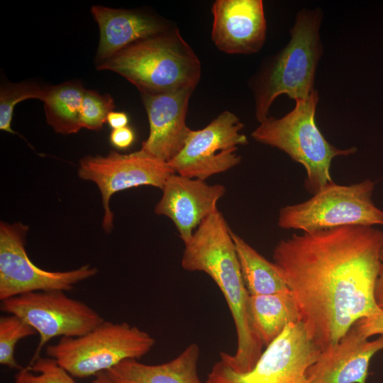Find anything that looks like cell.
Here are the masks:
<instances>
[{
  "label": "cell",
  "mask_w": 383,
  "mask_h": 383,
  "mask_svg": "<svg viewBox=\"0 0 383 383\" xmlns=\"http://www.w3.org/2000/svg\"><path fill=\"white\" fill-rule=\"evenodd\" d=\"M248 311L252 326L265 346L272 343L291 323L301 321L291 292L250 295Z\"/></svg>",
  "instance_id": "19"
},
{
  "label": "cell",
  "mask_w": 383,
  "mask_h": 383,
  "mask_svg": "<svg viewBox=\"0 0 383 383\" xmlns=\"http://www.w3.org/2000/svg\"><path fill=\"white\" fill-rule=\"evenodd\" d=\"M91 383H118L112 379L106 373L101 372L94 376V379Z\"/></svg>",
  "instance_id": "30"
},
{
  "label": "cell",
  "mask_w": 383,
  "mask_h": 383,
  "mask_svg": "<svg viewBox=\"0 0 383 383\" xmlns=\"http://www.w3.org/2000/svg\"><path fill=\"white\" fill-rule=\"evenodd\" d=\"M37 333L22 318L8 314L0 318V364L10 369L23 368L15 357L17 343Z\"/></svg>",
  "instance_id": "22"
},
{
  "label": "cell",
  "mask_w": 383,
  "mask_h": 383,
  "mask_svg": "<svg viewBox=\"0 0 383 383\" xmlns=\"http://www.w3.org/2000/svg\"><path fill=\"white\" fill-rule=\"evenodd\" d=\"M318 100L315 89L308 98L296 101L293 110L283 117H267L251 134L256 141L277 148L301 164L306 172L305 187L312 194L333 182V158L357 150L337 148L326 140L315 121Z\"/></svg>",
  "instance_id": "5"
},
{
  "label": "cell",
  "mask_w": 383,
  "mask_h": 383,
  "mask_svg": "<svg viewBox=\"0 0 383 383\" xmlns=\"http://www.w3.org/2000/svg\"><path fill=\"white\" fill-rule=\"evenodd\" d=\"M374 182L365 179L350 185L333 182L309 200L282 208L277 225L311 233L343 226H383V211L372 196Z\"/></svg>",
  "instance_id": "7"
},
{
  "label": "cell",
  "mask_w": 383,
  "mask_h": 383,
  "mask_svg": "<svg viewBox=\"0 0 383 383\" xmlns=\"http://www.w3.org/2000/svg\"><path fill=\"white\" fill-rule=\"evenodd\" d=\"M111 144L118 150H126L131 147L135 140V133L132 128L126 126L113 129L109 136Z\"/></svg>",
  "instance_id": "27"
},
{
  "label": "cell",
  "mask_w": 383,
  "mask_h": 383,
  "mask_svg": "<svg viewBox=\"0 0 383 383\" xmlns=\"http://www.w3.org/2000/svg\"><path fill=\"white\" fill-rule=\"evenodd\" d=\"M114 107V101L110 94H101L86 89L81 110L82 128L94 131L101 129Z\"/></svg>",
  "instance_id": "25"
},
{
  "label": "cell",
  "mask_w": 383,
  "mask_h": 383,
  "mask_svg": "<svg viewBox=\"0 0 383 383\" xmlns=\"http://www.w3.org/2000/svg\"><path fill=\"white\" fill-rule=\"evenodd\" d=\"M28 226L21 223H0V300L38 291H70L98 273L89 264L67 271H48L29 258L26 236Z\"/></svg>",
  "instance_id": "10"
},
{
  "label": "cell",
  "mask_w": 383,
  "mask_h": 383,
  "mask_svg": "<svg viewBox=\"0 0 383 383\" xmlns=\"http://www.w3.org/2000/svg\"><path fill=\"white\" fill-rule=\"evenodd\" d=\"M174 173L168 162L140 149L129 154L111 151L106 156H86L80 160L78 170L81 179L94 182L99 189L104 210L102 226L106 232L113 228L109 201L113 194L144 185L162 189Z\"/></svg>",
  "instance_id": "12"
},
{
  "label": "cell",
  "mask_w": 383,
  "mask_h": 383,
  "mask_svg": "<svg viewBox=\"0 0 383 383\" xmlns=\"http://www.w3.org/2000/svg\"><path fill=\"white\" fill-rule=\"evenodd\" d=\"M383 232L350 226L294 233L273 250V262L297 304L311 340L333 347L360 319L378 313L374 289Z\"/></svg>",
  "instance_id": "1"
},
{
  "label": "cell",
  "mask_w": 383,
  "mask_h": 383,
  "mask_svg": "<svg viewBox=\"0 0 383 383\" xmlns=\"http://www.w3.org/2000/svg\"><path fill=\"white\" fill-rule=\"evenodd\" d=\"M97 67L119 74L141 94L193 91L201 72L198 57L177 28L137 41Z\"/></svg>",
  "instance_id": "3"
},
{
  "label": "cell",
  "mask_w": 383,
  "mask_h": 383,
  "mask_svg": "<svg viewBox=\"0 0 383 383\" xmlns=\"http://www.w3.org/2000/svg\"><path fill=\"white\" fill-rule=\"evenodd\" d=\"M211 11V38L218 50L252 54L262 48L267 33L262 1L217 0Z\"/></svg>",
  "instance_id": "14"
},
{
  "label": "cell",
  "mask_w": 383,
  "mask_h": 383,
  "mask_svg": "<svg viewBox=\"0 0 383 383\" xmlns=\"http://www.w3.org/2000/svg\"><path fill=\"white\" fill-rule=\"evenodd\" d=\"M155 343L152 335L136 326L104 320L83 335L61 338L47 345L45 353L73 377L86 378L125 360H139Z\"/></svg>",
  "instance_id": "6"
},
{
  "label": "cell",
  "mask_w": 383,
  "mask_h": 383,
  "mask_svg": "<svg viewBox=\"0 0 383 383\" xmlns=\"http://www.w3.org/2000/svg\"><path fill=\"white\" fill-rule=\"evenodd\" d=\"M192 92L141 94L150 132L140 150L166 162L181 151L191 131L186 117Z\"/></svg>",
  "instance_id": "15"
},
{
  "label": "cell",
  "mask_w": 383,
  "mask_h": 383,
  "mask_svg": "<svg viewBox=\"0 0 383 383\" xmlns=\"http://www.w3.org/2000/svg\"><path fill=\"white\" fill-rule=\"evenodd\" d=\"M162 190L155 212L171 219L184 244L201 223L218 210L217 203L226 193L222 184H209L177 173L167 178Z\"/></svg>",
  "instance_id": "13"
},
{
  "label": "cell",
  "mask_w": 383,
  "mask_h": 383,
  "mask_svg": "<svg viewBox=\"0 0 383 383\" xmlns=\"http://www.w3.org/2000/svg\"><path fill=\"white\" fill-rule=\"evenodd\" d=\"M85 89L81 83L67 82L46 87L43 102L47 123L55 132L68 135L77 133Z\"/></svg>",
  "instance_id": "21"
},
{
  "label": "cell",
  "mask_w": 383,
  "mask_h": 383,
  "mask_svg": "<svg viewBox=\"0 0 383 383\" xmlns=\"http://www.w3.org/2000/svg\"><path fill=\"white\" fill-rule=\"evenodd\" d=\"M320 9L301 10L290 30L291 38L263 71L255 91V117L260 123L279 95L298 101L314 89L318 63L323 48L320 38Z\"/></svg>",
  "instance_id": "4"
},
{
  "label": "cell",
  "mask_w": 383,
  "mask_h": 383,
  "mask_svg": "<svg viewBox=\"0 0 383 383\" xmlns=\"http://www.w3.org/2000/svg\"><path fill=\"white\" fill-rule=\"evenodd\" d=\"M231 236L250 295H267L290 291L274 262L268 261L232 231Z\"/></svg>",
  "instance_id": "20"
},
{
  "label": "cell",
  "mask_w": 383,
  "mask_h": 383,
  "mask_svg": "<svg viewBox=\"0 0 383 383\" xmlns=\"http://www.w3.org/2000/svg\"><path fill=\"white\" fill-rule=\"evenodd\" d=\"M354 326L367 338L378 334L383 335V309L377 313L360 319Z\"/></svg>",
  "instance_id": "26"
},
{
  "label": "cell",
  "mask_w": 383,
  "mask_h": 383,
  "mask_svg": "<svg viewBox=\"0 0 383 383\" xmlns=\"http://www.w3.org/2000/svg\"><path fill=\"white\" fill-rule=\"evenodd\" d=\"M181 265L187 271L208 274L221 290L231 313L237 348L233 355L221 352L220 360L238 373L250 371L260 357L264 344L250 317V294L242 276L231 230L218 209L204 219L184 243Z\"/></svg>",
  "instance_id": "2"
},
{
  "label": "cell",
  "mask_w": 383,
  "mask_h": 383,
  "mask_svg": "<svg viewBox=\"0 0 383 383\" xmlns=\"http://www.w3.org/2000/svg\"><path fill=\"white\" fill-rule=\"evenodd\" d=\"M243 124L232 112L223 111L202 129L191 130L181 151L168 164L175 173L205 181L240 162L238 146L248 143Z\"/></svg>",
  "instance_id": "11"
},
{
  "label": "cell",
  "mask_w": 383,
  "mask_h": 383,
  "mask_svg": "<svg viewBox=\"0 0 383 383\" xmlns=\"http://www.w3.org/2000/svg\"><path fill=\"white\" fill-rule=\"evenodd\" d=\"M13 383H76L73 377L49 357H39L23 367Z\"/></svg>",
  "instance_id": "24"
},
{
  "label": "cell",
  "mask_w": 383,
  "mask_h": 383,
  "mask_svg": "<svg viewBox=\"0 0 383 383\" xmlns=\"http://www.w3.org/2000/svg\"><path fill=\"white\" fill-rule=\"evenodd\" d=\"M46 87L35 82L9 83L0 89V129L12 134L16 133L11 128L14 108L19 102L36 99L43 101Z\"/></svg>",
  "instance_id": "23"
},
{
  "label": "cell",
  "mask_w": 383,
  "mask_h": 383,
  "mask_svg": "<svg viewBox=\"0 0 383 383\" xmlns=\"http://www.w3.org/2000/svg\"><path fill=\"white\" fill-rule=\"evenodd\" d=\"M381 350L383 335L369 340L353 325L336 345L321 351L307 378L310 383H367L370 360Z\"/></svg>",
  "instance_id": "16"
},
{
  "label": "cell",
  "mask_w": 383,
  "mask_h": 383,
  "mask_svg": "<svg viewBox=\"0 0 383 383\" xmlns=\"http://www.w3.org/2000/svg\"><path fill=\"white\" fill-rule=\"evenodd\" d=\"M374 296L377 306L383 309V244L379 255V269L376 282Z\"/></svg>",
  "instance_id": "28"
},
{
  "label": "cell",
  "mask_w": 383,
  "mask_h": 383,
  "mask_svg": "<svg viewBox=\"0 0 383 383\" xmlns=\"http://www.w3.org/2000/svg\"><path fill=\"white\" fill-rule=\"evenodd\" d=\"M129 119L124 112L111 111L108 114L106 122L113 130L127 126Z\"/></svg>",
  "instance_id": "29"
},
{
  "label": "cell",
  "mask_w": 383,
  "mask_h": 383,
  "mask_svg": "<svg viewBox=\"0 0 383 383\" xmlns=\"http://www.w3.org/2000/svg\"><path fill=\"white\" fill-rule=\"evenodd\" d=\"M320 353L303 323H291L266 347L250 371L238 373L220 360L205 383H310L306 371Z\"/></svg>",
  "instance_id": "8"
},
{
  "label": "cell",
  "mask_w": 383,
  "mask_h": 383,
  "mask_svg": "<svg viewBox=\"0 0 383 383\" xmlns=\"http://www.w3.org/2000/svg\"><path fill=\"white\" fill-rule=\"evenodd\" d=\"M91 12L100 30L99 63L137 41L166 30L159 21L134 11L97 5Z\"/></svg>",
  "instance_id": "17"
},
{
  "label": "cell",
  "mask_w": 383,
  "mask_h": 383,
  "mask_svg": "<svg viewBox=\"0 0 383 383\" xmlns=\"http://www.w3.org/2000/svg\"><path fill=\"white\" fill-rule=\"evenodd\" d=\"M65 292H33L1 301L2 311L22 318L39 334L31 361L40 357L43 348L53 338L83 335L104 321L96 310Z\"/></svg>",
  "instance_id": "9"
},
{
  "label": "cell",
  "mask_w": 383,
  "mask_h": 383,
  "mask_svg": "<svg viewBox=\"0 0 383 383\" xmlns=\"http://www.w3.org/2000/svg\"><path fill=\"white\" fill-rule=\"evenodd\" d=\"M199 353V345L191 343L169 362L147 365L127 359L106 373L118 383H202L197 372Z\"/></svg>",
  "instance_id": "18"
}]
</instances>
